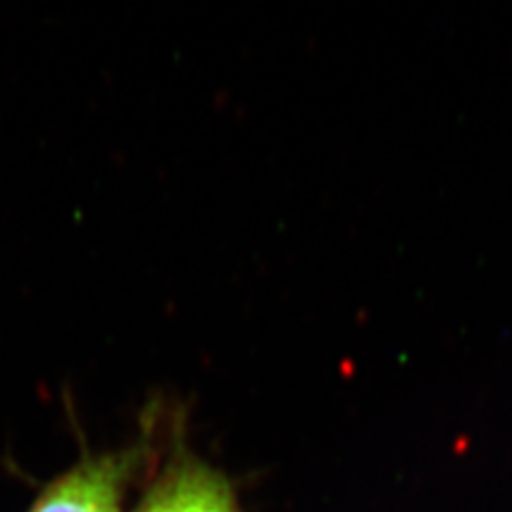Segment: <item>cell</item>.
Instances as JSON below:
<instances>
[{
	"label": "cell",
	"mask_w": 512,
	"mask_h": 512,
	"mask_svg": "<svg viewBox=\"0 0 512 512\" xmlns=\"http://www.w3.org/2000/svg\"><path fill=\"white\" fill-rule=\"evenodd\" d=\"M156 416L133 444L105 453L86 451L37 493L26 512H124L128 487L150 459Z\"/></svg>",
	"instance_id": "cell-1"
},
{
	"label": "cell",
	"mask_w": 512,
	"mask_h": 512,
	"mask_svg": "<svg viewBox=\"0 0 512 512\" xmlns=\"http://www.w3.org/2000/svg\"><path fill=\"white\" fill-rule=\"evenodd\" d=\"M135 512H242L231 478L184 444L173 442L169 457L143 491Z\"/></svg>",
	"instance_id": "cell-2"
}]
</instances>
